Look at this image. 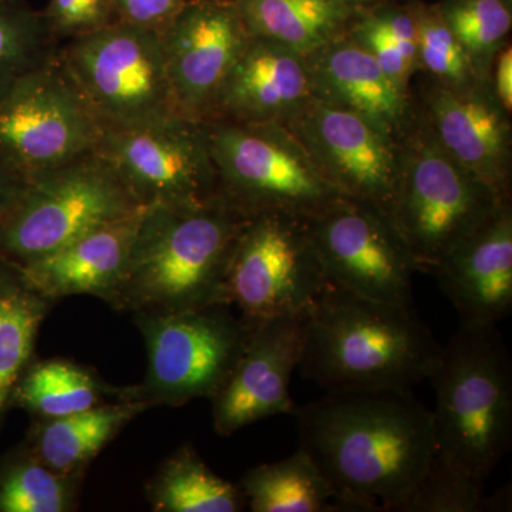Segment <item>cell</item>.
I'll return each instance as SVG.
<instances>
[{"label": "cell", "instance_id": "cell-1", "mask_svg": "<svg viewBox=\"0 0 512 512\" xmlns=\"http://www.w3.org/2000/svg\"><path fill=\"white\" fill-rule=\"evenodd\" d=\"M299 447L353 512L390 511L412 493L436 453L431 410L413 390H326L296 407Z\"/></svg>", "mask_w": 512, "mask_h": 512}, {"label": "cell", "instance_id": "cell-2", "mask_svg": "<svg viewBox=\"0 0 512 512\" xmlns=\"http://www.w3.org/2000/svg\"><path fill=\"white\" fill-rule=\"evenodd\" d=\"M441 345L412 308L328 285L305 312L298 369L325 390H413L429 380Z\"/></svg>", "mask_w": 512, "mask_h": 512}, {"label": "cell", "instance_id": "cell-3", "mask_svg": "<svg viewBox=\"0 0 512 512\" xmlns=\"http://www.w3.org/2000/svg\"><path fill=\"white\" fill-rule=\"evenodd\" d=\"M245 220L221 197L201 205H148L110 305L131 313L228 305L229 259Z\"/></svg>", "mask_w": 512, "mask_h": 512}, {"label": "cell", "instance_id": "cell-4", "mask_svg": "<svg viewBox=\"0 0 512 512\" xmlns=\"http://www.w3.org/2000/svg\"><path fill=\"white\" fill-rule=\"evenodd\" d=\"M429 380L436 456L487 480L512 440V362L497 326L460 323Z\"/></svg>", "mask_w": 512, "mask_h": 512}, {"label": "cell", "instance_id": "cell-5", "mask_svg": "<svg viewBox=\"0 0 512 512\" xmlns=\"http://www.w3.org/2000/svg\"><path fill=\"white\" fill-rule=\"evenodd\" d=\"M402 173L390 217L416 261L417 271L436 266L497 214L501 197L448 156L413 114L400 138Z\"/></svg>", "mask_w": 512, "mask_h": 512}, {"label": "cell", "instance_id": "cell-6", "mask_svg": "<svg viewBox=\"0 0 512 512\" xmlns=\"http://www.w3.org/2000/svg\"><path fill=\"white\" fill-rule=\"evenodd\" d=\"M221 200L245 217H315L343 195L282 123L205 121Z\"/></svg>", "mask_w": 512, "mask_h": 512}, {"label": "cell", "instance_id": "cell-7", "mask_svg": "<svg viewBox=\"0 0 512 512\" xmlns=\"http://www.w3.org/2000/svg\"><path fill=\"white\" fill-rule=\"evenodd\" d=\"M147 350L143 383L124 387V402L178 407L212 399L231 376L256 322L227 303L134 313Z\"/></svg>", "mask_w": 512, "mask_h": 512}, {"label": "cell", "instance_id": "cell-8", "mask_svg": "<svg viewBox=\"0 0 512 512\" xmlns=\"http://www.w3.org/2000/svg\"><path fill=\"white\" fill-rule=\"evenodd\" d=\"M143 207L94 150L26 181L0 218V258L35 261Z\"/></svg>", "mask_w": 512, "mask_h": 512}, {"label": "cell", "instance_id": "cell-9", "mask_svg": "<svg viewBox=\"0 0 512 512\" xmlns=\"http://www.w3.org/2000/svg\"><path fill=\"white\" fill-rule=\"evenodd\" d=\"M57 59L104 130L184 117L168 77L160 33L116 20L62 43Z\"/></svg>", "mask_w": 512, "mask_h": 512}, {"label": "cell", "instance_id": "cell-10", "mask_svg": "<svg viewBox=\"0 0 512 512\" xmlns=\"http://www.w3.org/2000/svg\"><path fill=\"white\" fill-rule=\"evenodd\" d=\"M103 131L57 56L0 96V164L23 180L92 153Z\"/></svg>", "mask_w": 512, "mask_h": 512}, {"label": "cell", "instance_id": "cell-11", "mask_svg": "<svg viewBox=\"0 0 512 512\" xmlns=\"http://www.w3.org/2000/svg\"><path fill=\"white\" fill-rule=\"evenodd\" d=\"M329 285L303 218L247 217L229 259L227 302L249 322L305 313Z\"/></svg>", "mask_w": 512, "mask_h": 512}, {"label": "cell", "instance_id": "cell-12", "mask_svg": "<svg viewBox=\"0 0 512 512\" xmlns=\"http://www.w3.org/2000/svg\"><path fill=\"white\" fill-rule=\"evenodd\" d=\"M306 225L330 285L412 308L416 261L382 208L343 197Z\"/></svg>", "mask_w": 512, "mask_h": 512}, {"label": "cell", "instance_id": "cell-13", "mask_svg": "<svg viewBox=\"0 0 512 512\" xmlns=\"http://www.w3.org/2000/svg\"><path fill=\"white\" fill-rule=\"evenodd\" d=\"M96 151L144 207L201 205L220 197L205 121L174 117L104 130Z\"/></svg>", "mask_w": 512, "mask_h": 512}, {"label": "cell", "instance_id": "cell-14", "mask_svg": "<svg viewBox=\"0 0 512 512\" xmlns=\"http://www.w3.org/2000/svg\"><path fill=\"white\" fill-rule=\"evenodd\" d=\"M286 126L343 197L369 202L390 215L402 173L400 138L316 97Z\"/></svg>", "mask_w": 512, "mask_h": 512}, {"label": "cell", "instance_id": "cell-15", "mask_svg": "<svg viewBox=\"0 0 512 512\" xmlns=\"http://www.w3.org/2000/svg\"><path fill=\"white\" fill-rule=\"evenodd\" d=\"M417 120L458 164L501 197L510 198L511 121L490 80L451 84L433 79Z\"/></svg>", "mask_w": 512, "mask_h": 512}, {"label": "cell", "instance_id": "cell-16", "mask_svg": "<svg viewBox=\"0 0 512 512\" xmlns=\"http://www.w3.org/2000/svg\"><path fill=\"white\" fill-rule=\"evenodd\" d=\"M160 36L178 109L187 119L207 121L249 40L234 0H187Z\"/></svg>", "mask_w": 512, "mask_h": 512}, {"label": "cell", "instance_id": "cell-17", "mask_svg": "<svg viewBox=\"0 0 512 512\" xmlns=\"http://www.w3.org/2000/svg\"><path fill=\"white\" fill-rule=\"evenodd\" d=\"M305 313L256 322L231 376L211 399L212 424L222 437L249 424L295 414L291 379L302 355Z\"/></svg>", "mask_w": 512, "mask_h": 512}, {"label": "cell", "instance_id": "cell-18", "mask_svg": "<svg viewBox=\"0 0 512 512\" xmlns=\"http://www.w3.org/2000/svg\"><path fill=\"white\" fill-rule=\"evenodd\" d=\"M312 97L305 56L271 40L249 36L207 121L286 124Z\"/></svg>", "mask_w": 512, "mask_h": 512}, {"label": "cell", "instance_id": "cell-19", "mask_svg": "<svg viewBox=\"0 0 512 512\" xmlns=\"http://www.w3.org/2000/svg\"><path fill=\"white\" fill-rule=\"evenodd\" d=\"M460 323L497 326L512 309V211L505 204L433 271Z\"/></svg>", "mask_w": 512, "mask_h": 512}, {"label": "cell", "instance_id": "cell-20", "mask_svg": "<svg viewBox=\"0 0 512 512\" xmlns=\"http://www.w3.org/2000/svg\"><path fill=\"white\" fill-rule=\"evenodd\" d=\"M313 97L359 114L390 136L402 138L413 121L410 94L393 83L349 35L306 57Z\"/></svg>", "mask_w": 512, "mask_h": 512}, {"label": "cell", "instance_id": "cell-21", "mask_svg": "<svg viewBox=\"0 0 512 512\" xmlns=\"http://www.w3.org/2000/svg\"><path fill=\"white\" fill-rule=\"evenodd\" d=\"M144 208L87 232L52 254L18 265L20 271L52 301L90 295L109 303L126 274Z\"/></svg>", "mask_w": 512, "mask_h": 512}, {"label": "cell", "instance_id": "cell-22", "mask_svg": "<svg viewBox=\"0 0 512 512\" xmlns=\"http://www.w3.org/2000/svg\"><path fill=\"white\" fill-rule=\"evenodd\" d=\"M249 36L308 57L348 35L362 8L333 0H234Z\"/></svg>", "mask_w": 512, "mask_h": 512}, {"label": "cell", "instance_id": "cell-23", "mask_svg": "<svg viewBox=\"0 0 512 512\" xmlns=\"http://www.w3.org/2000/svg\"><path fill=\"white\" fill-rule=\"evenodd\" d=\"M144 410L143 404L116 400L70 416L36 419L25 446L57 473L83 474L87 464Z\"/></svg>", "mask_w": 512, "mask_h": 512}, {"label": "cell", "instance_id": "cell-24", "mask_svg": "<svg viewBox=\"0 0 512 512\" xmlns=\"http://www.w3.org/2000/svg\"><path fill=\"white\" fill-rule=\"evenodd\" d=\"M239 488L252 512H353L301 447L285 460L251 468Z\"/></svg>", "mask_w": 512, "mask_h": 512}, {"label": "cell", "instance_id": "cell-25", "mask_svg": "<svg viewBox=\"0 0 512 512\" xmlns=\"http://www.w3.org/2000/svg\"><path fill=\"white\" fill-rule=\"evenodd\" d=\"M53 303L26 281L18 265L0 258V424L32 363L40 326Z\"/></svg>", "mask_w": 512, "mask_h": 512}, {"label": "cell", "instance_id": "cell-26", "mask_svg": "<svg viewBox=\"0 0 512 512\" xmlns=\"http://www.w3.org/2000/svg\"><path fill=\"white\" fill-rule=\"evenodd\" d=\"M123 392L124 387L109 386L92 370L69 360H43L30 363L20 377L12 404L35 419H57L93 409L109 397L123 400Z\"/></svg>", "mask_w": 512, "mask_h": 512}, {"label": "cell", "instance_id": "cell-27", "mask_svg": "<svg viewBox=\"0 0 512 512\" xmlns=\"http://www.w3.org/2000/svg\"><path fill=\"white\" fill-rule=\"evenodd\" d=\"M157 512H238L247 507L239 485L215 474L190 446L165 460L147 487Z\"/></svg>", "mask_w": 512, "mask_h": 512}, {"label": "cell", "instance_id": "cell-28", "mask_svg": "<svg viewBox=\"0 0 512 512\" xmlns=\"http://www.w3.org/2000/svg\"><path fill=\"white\" fill-rule=\"evenodd\" d=\"M83 474L57 473L28 447L0 461V512H67L77 505Z\"/></svg>", "mask_w": 512, "mask_h": 512}, {"label": "cell", "instance_id": "cell-29", "mask_svg": "<svg viewBox=\"0 0 512 512\" xmlns=\"http://www.w3.org/2000/svg\"><path fill=\"white\" fill-rule=\"evenodd\" d=\"M441 16L466 53L474 76L490 80L512 26L511 0H444Z\"/></svg>", "mask_w": 512, "mask_h": 512}, {"label": "cell", "instance_id": "cell-30", "mask_svg": "<svg viewBox=\"0 0 512 512\" xmlns=\"http://www.w3.org/2000/svg\"><path fill=\"white\" fill-rule=\"evenodd\" d=\"M59 46L42 12L22 0H0V96L20 77L52 62Z\"/></svg>", "mask_w": 512, "mask_h": 512}, {"label": "cell", "instance_id": "cell-31", "mask_svg": "<svg viewBox=\"0 0 512 512\" xmlns=\"http://www.w3.org/2000/svg\"><path fill=\"white\" fill-rule=\"evenodd\" d=\"M507 507V493L485 494V480L458 470L434 453L412 493L393 512H483Z\"/></svg>", "mask_w": 512, "mask_h": 512}, {"label": "cell", "instance_id": "cell-32", "mask_svg": "<svg viewBox=\"0 0 512 512\" xmlns=\"http://www.w3.org/2000/svg\"><path fill=\"white\" fill-rule=\"evenodd\" d=\"M417 26L419 69L439 82L461 84L474 79L463 47L441 16L439 6L410 3Z\"/></svg>", "mask_w": 512, "mask_h": 512}, {"label": "cell", "instance_id": "cell-33", "mask_svg": "<svg viewBox=\"0 0 512 512\" xmlns=\"http://www.w3.org/2000/svg\"><path fill=\"white\" fill-rule=\"evenodd\" d=\"M348 35L357 45L375 57L383 72L399 89L409 93L410 79L414 72L419 70V63L416 57L410 55L402 43L384 28L370 6L359 13L350 26Z\"/></svg>", "mask_w": 512, "mask_h": 512}, {"label": "cell", "instance_id": "cell-34", "mask_svg": "<svg viewBox=\"0 0 512 512\" xmlns=\"http://www.w3.org/2000/svg\"><path fill=\"white\" fill-rule=\"evenodd\" d=\"M42 13L59 45L97 32L117 20L113 0H49Z\"/></svg>", "mask_w": 512, "mask_h": 512}, {"label": "cell", "instance_id": "cell-35", "mask_svg": "<svg viewBox=\"0 0 512 512\" xmlns=\"http://www.w3.org/2000/svg\"><path fill=\"white\" fill-rule=\"evenodd\" d=\"M187 0H113L117 20L163 33Z\"/></svg>", "mask_w": 512, "mask_h": 512}, {"label": "cell", "instance_id": "cell-36", "mask_svg": "<svg viewBox=\"0 0 512 512\" xmlns=\"http://www.w3.org/2000/svg\"><path fill=\"white\" fill-rule=\"evenodd\" d=\"M491 84L501 106L508 113L512 110V49L510 45H505L498 52L491 69Z\"/></svg>", "mask_w": 512, "mask_h": 512}, {"label": "cell", "instance_id": "cell-37", "mask_svg": "<svg viewBox=\"0 0 512 512\" xmlns=\"http://www.w3.org/2000/svg\"><path fill=\"white\" fill-rule=\"evenodd\" d=\"M25 184L26 180L0 164V218L8 212L13 202L18 200Z\"/></svg>", "mask_w": 512, "mask_h": 512}, {"label": "cell", "instance_id": "cell-38", "mask_svg": "<svg viewBox=\"0 0 512 512\" xmlns=\"http://www.w3.org/2000/svg\"><path fill=\"white\" fill-rule=\"evenodd\" d=\"M333 2L346 3V5L356 6V8H369L375 5L376 0H333Z\"/></svg>", "mask_w": 512, "mask_h": 512}]
</instances>
